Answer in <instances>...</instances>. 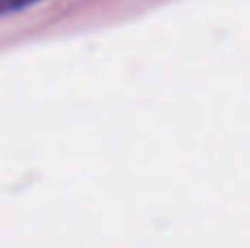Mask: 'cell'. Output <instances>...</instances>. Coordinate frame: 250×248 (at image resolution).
Listing matches in <instances>:
<instances>
[{
  "mask_svg": "<svg viewBox=\"0 0 250 248\" xmlns=\"http://www.w3.org/2000/svg\"><path fill=\"white\" fill-rule=\"evenodd\" d=\"M40 2H42V0H0V16H7V13H13V11H22V9H29Z\"/></svg>",
  "mask_w": 250,
  "mask_h": 248,
  "instance_id": "cell-1",
  "label": "cell"
}]
</instances>
